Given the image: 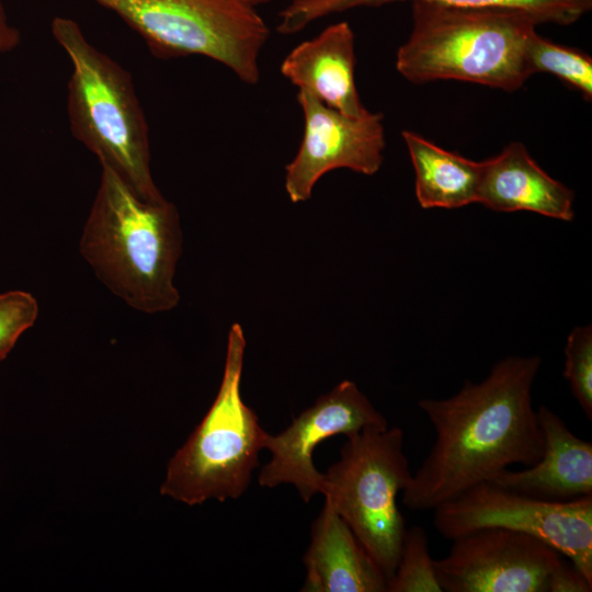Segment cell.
<instances>
[{
  "mask_svg": "<svg viewBox=\"0 0 592 592\" xmlns=\"http://www.w3.org/2000/svg\"><path fill=\"white\" fill-rule=\"evenodd\" d=\"M532 73L554 75L581 92L587 101L592 99V59L580 49L556 44L537 33L527 50Z\"/></svg>",
  "mask_w": 592,
  "mask_h": 592,
  "instance_id": "18",
  "label": "cell"
},
{
  "mask_svg": "<svg viewBox=\"0 0 592 592\" xmlns=\"http://www.w3.org/2000/svg\"><path fill=\"white\" fill-rule=\"evenodd\" d=\"M38 316L37 300L24 291L0 293V362Z\"/></svg>",
  "mask_w": 592,
  "mask_h": 592,
  "instance_id": "21",
  "label": "cell"
},
{
  "mask_svg": "<svg viewBox=\"0 0 592 592\" xmlns=\"http://www.w3.org/2000/svg\"><path fill=\"white\" fill-rule=\"evenodd\" d=\"M402 138L415 173V196L423 208H458L477 203L481 161L445 150L411 130Z\"/></svg>",
  "mask_w": 592,
  "mask_h": 592,
  "instance_id": "16",
  "label": "cell"
},
{
  "mask_svg": "<svg viewBox=\"0 0 592 592\" xmlns=\"http://www.w3.org/2000/svg\"><path fill=\"white\" fill-rule=\"evenodd\" d=\"M297 102L304 133L285 173V190L293 203L309 200L318 180L331 170L345 168L365 175L379 170L386 147L380 113L350 117L304 91H298Z\"/></svg>",
  "mask_w": 592,
  "mask_h": 592,
  "instance_id": "11",
  "label": "cell"
},
{
  "mask_svg": "<svg viewBox=\"0 0 592 592\" xmlns=\"http://www.w3.org/2000/svg\"><path fill=\"white\" fill-rule=\"evenodd\" d=\"M563 377L585 418L592 421V328L576 327L567 338Z\"/></svg>",
  "mask_w": 592,
  "mask_h": 592,
  "instance_id": "20",
  "label": "cell"
},
{
  "mask_svg": "<svg viewBox=\"0 0 592 592\" xmlns=\"http://www.w3.org/2000/svg\"><path fill=\"white\" fill-rule=\"evenodd\" d=\"M477 203L497 212L528 210L571 221L574 193L548 175L521 143L481 161Z\"/></svg>",
  "mask_w": 592,
  "mask_h": 592,
  "instance_id": "14",
  "label": "cell"
},
{
  "mask_svg": "<svg viewBox=\"0 0 592 592\" xmlns=\"http://www.w3.org/2000/svg\"><path fill=\"white\" fill-rule=\"evenodd\" d=\"M570 562V561H569ZM592 583L570 562L561 561L553 571L548 592H591Z\"/></svg>",
  "mask_w": 592,
  "mask_h": 592,
  "instance_id": "22",
  "label": "cell"
},
{
  "mask_svg": "<svg viewBox=\"0 0 592 592\" xmlns=\"http://www.w3.org/2000/svg\"><path fill=\"white\" fill-rule=\"evenodd\" d=\"M246 340L231 326L218 394L184 445L170 459L160 493L187 505L241 497L264 448L265 432L240 394Z\"/></svg>",
  "mask_w": 592,
  "mask_h": 592,
  "instance_id": "5",
  "label": "cell"
},
{
  "mask_svg": "<svg viewBox=\"0 0 592 592\" xmlns=\"http://www.w3.org/2000/svg\"><path fill=\"white\" fill-rule=\"evenodd\" d=\"M115 13L160 59L203 56L242 82L260 79L270 30L246 0H90Z\"/></svg>",
  "mask_w": 592,
  "mask_h": 592,
  "instance_id": "6",
  "label": "cell"
},
{
  "mask_svg": "<svg viewBox=\"0 0 592 592\" xmlns=\"http://www.w3.org/2000/svg\"><path fill=\"white\" fill-rule=\"evenodd\" d=\"M539 356H508L480 383L466 380L446 399H422L419 408L435 441L402 490L411 511H430L491 480L509 466H532L544 451L532 386Z\"/></svg>",
  "mask_w": 592,
  "mask_h": 592,
  "instance_id": "1",
  "label": "cell"
},
{
  "mask_svg": "<svg viewBox=\"0 0 592 592\" xmlns=\"http://www.w3.org/2000/svg\"><path fill=\"white\" fill-rule=\"evenodd\" d=\"M305 592H387V579L328 501L312 525Z\"/></svg>",
  "mask_w": 592,
  "mask_h": 592,
  "instance_id": "15",
  "label": "cell"
},
{
  "mask_svg": "<svg viewBox=\"0 0 592 592\" xmlns=\"http://www.w3.org/2000/svg\"><path fill=\"white\" fill-rule=\"evenodd\" d=\"M442 591L425 530L419 525L407 528L397 567L387 580V592Z\"/></svg>",
  "mask_w": 592,
  "mask_h": 592,
  "instance_id": "19",
  "label": "cell"
},
{
  "mask_svg": "<svg viewBox=\"0 0 592 592\" xmlns=\"http://www.w3.org/2000/svg\"><path fill=\"white\" fill-rule=\"evenodd\" d=\"M433 511L434 527L444 538L488 527L525 533L556 548L592 583V496L549 501L486 481Z\"/></svg>",
  "mask_w": 592,
  "mask_h": 592,
  "instance_id": "8",
  "label": "cell"
},
{
  "mask_svg": "<svg viewBox=\"0 0 592 592\" xmlns=\"http://www.w3.org/2000/svg\"><path fill=\"white\" fill-rule=\"evenodd\" d=\"M21 34L9 24L4 7L0 0V52L12 50L20 43Z\"/></svg>",
  "mask_w": 592,
  "mask_h": 592,
  "instance_id": "23",
  "label": "cell"
},
{
  "mask_svg": "<svg viewBox=\"0 0 592 592\" xmlns=\"http://www.w3.org/2000/svg\"><path fill=\"white\" fill-rule=\"evenodd\" d=\"M248 3L252 4L253 7H257L258 4L265 3L270 0H246Z\"/></svg>",
  "mask_w": 592,
  "mask_h": 592,
  "instance_id": "24",
  "label": "cell"
},
{
  "mask_svg": "<svg viewBox=\"0 0 592 592\" xmlns=\"http://www.w3.org/2000/svg\"><path fill=\"white\" fill-rule=\"evenodd\" d=\"M366 428L385 429L388 422L355 383L341 382L320 396L283 432L266 434L264 448L271 452L272 458L259 474L260 486L273 488L291 483L308 502L322 489L323 474L315 468L314 449L331 436H350Z\"/></svg>",
  "mask_w": 592,
  "mask_h": 592,
  "instance_id": "10",
  "label": "cell"
},
{
  "mask_svg": "<svg viewBox=\"0 0 592 592\" xmlns=\"http://www.w3.org/2000/svg\"><path fill=\"white\" fill-rule=\"evenodd\" d=\"M348 440L323 474L321 493L388 580L398 563L406 523L397 496L411 473L398 428H366Z\"/></svg>",
  "mask_w": 592,
  "mask_h": 592,
  "instance_id": "7",
  "label": "cell"
},
{
  "mask_svg": "<svg viewBox=\"0 0 592 592\" xmlns=\"http://www.w3.org/2000/svg\"><path fill=\"white\" fill-rule=\"evenodd\" d=\"M52 33L71 62L67 114L72 136L141 198L163 200L151 174L149 128L130 73L91 44L76 21L56 16Z\"/></svg>",
  "mask_w": 592,
  "mask_h": 592,
  "instance_id": "4",
  "label": "cell"
},
{
  "mask_svg": "<svg viewBox=\"0 0 592 592\" xmlns=\"http://www.w3.org/2000/svg\"><path fill=\"white\" fill-rule=\"evenodd\" d=\"M411 3V32L396 55L408 81L459 80L512 92L533 75L527 50L538 24L527 13Z\"/></svg>",
  "mask_w": 592,
  "mask_h": 592,
  "instance_id": "3",
  "label": "cell"
},
{
  "mask_svg": "<svg viewBox=\"0 0 592 592\" xmlns=\"http://www.w3.org/2000/svg\"><path fill=\"white\" fill-rule=\"evenodd\" d=\"M415 0H293L278 15L277 32L294 34L310 23L356 8ZM467 8H501L527 13L537 24L570 25L592 9V0H423Z\"/></svg>",
  "mask_w": 592,
  "mask_h": 592,
  "instance_id": "17",
  "label": "cell"
},
{
  "mask_svg": "<svg viewBox=\"0 0 592 592\" xmlns=\"http://www.w3.org/2000/svg\"><path fill=\"white\" fill-rule=\"evenodd\" d=\"M101 168L80 253L104 286L135 310L169 311L180 300L173 282L182 252L178 209L166 198H141L112 169Z\"/></svg>",
  "mask_w": 592,
  "mask_h": 592,
  "instance_id": "2",
  "label": "cell"
},
{
  "mask_svg": "<svg viewBox=\"0 0 592 592\" xmlns=\"http://www.w3.org/2000/svg\"><path fill=\"white\" fill-rule=\"evenodd\" d=\"M544 451L537 463L522 470L504 469L489 482L549 501L592 496V444L574 435L546 406L537 409Z\"/></svg>",
  "mask_w": 592,
  "mask_h": 592,
  "instance_id": "12",
  "label": "cell"
},
{
  "mask_svg": "<svg viewBox=\"0 0 592 592\" xmlns=\"http://www.w3.org/2000/svg\"><path fill=\"white\" fill-rule=\"evenodd\" d=\"M354 33L348 22L327 26L295 46L281 64L282 75L298 91L350 117L369 111L358 95L355 78Z\"/></svg>",
  "mask_w": 592,
  "mask_h": 592,
  "instance_id": "13",
  "label": "cell"
},
{
  "mask_svg": "<svg viewBox=\"0 0 592 592\" xmlns=\"http://www.w3.org/2000/svg\"><path fill=\"white\" fill-rule=\"evenodd\" d=\"M562 560L556 548L532 535L488 527L453 539L434 566L446 592H548Z\"/></svg>",
  "mask_w": 592,
  "mask_h": 592,
  "instance_id": "9",
  "label": "cell"
}]
</instances>
